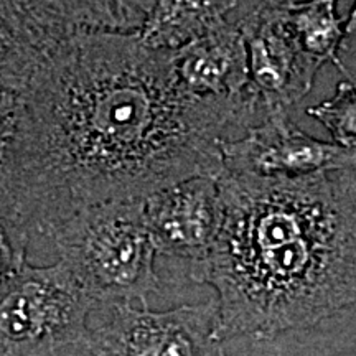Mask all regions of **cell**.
I'll return each instance as SVG.
<instances>
[{
  "label": "cell",
  "mask_w": 356,
  "mask_h": 356,
  "mask_svg": "<svg viewBox=\"0 0 356 356\" xmlns=\"http://www.w3.org/2000/svg\"><path fill=\"white\" fill-rule=\"evenodd\" d=\"M345 30H346V35L356 33V2H355L353 8H351V13H350L348 20H346Z\"/></svg>",
  "instance_id": "e0dca14e"
},
{
  "label": "cell",
  "mask_w": 356,
  "mask_h": 356,
  "mask_svg": "<svg viewBox=\"0 0 356 356\" xmlns=\"http://www.w3.org/2000/svg\"><path fill=\"white\" fill-rule=\"evenodd\" d=\"M68 356H83V346L79 350H76L74 351V353H71V355H68Z\"/></svg>",
  "instance_id": "d6986e66"
},
{
  "label": "cell",
  "mask_w": 356,
  "mask_h": 356,
  "mask_svg": "<svg viewBox=\"0 0 356 356\" xmlns=\"http://www.w3.org/2000/svg\"><path fill=\"white\" fill-rule=\"evenodd\" d=\"M286 15L302 50L320 66L333 63L338 70L348 73L341 63L346 30L343 20L337 15L335 3L325 0H287Z\"/></svg>",
  "instance_id": "4fadbf2b"
},
{
  "label": "cell",
  "mask_w": 356,
  "mask_h": 356,
  "mask_svg": "<svg viewBox=\"0 0 356 356\" xmlns=\"http://www.w3.org/2000/svg\"><path fill=\"white\" fill-rule=\"evenodd\" d=\"M29 229L12 216H0V286L26 264Z\"/></svg>",
  "instance_id": "9a60e30c"
},
{
  "label": "cell",
  "mask_w": 356,
  "mask_h": 356,
  "mask_svg": "<svg viewBox=\"0 0 356 356\" xmlns=\"http://www.w3.org/2000/svg\"><path fill=\"white\" fill-rule=\"evenodd\" d=\"M144 220L157 254L202 262L220 234L222 202L218 177L177 181L142 200Z\"/></svg>",
  "instance_id": "ba28073f"
},
{
  "label": "cell",
  "mask_w": 356,
  "mask_h": 356,
  "mask_svg": "<svg viewBox=\"0 0 356 356\" xmlns=\"http://www.w3.org/2000/svg\"><path fill=\"white\" fill-rule=\"evenodd\" d=\"M20 95L0 88V173L6 165L20 115Z\"/></svg>",
  "instance_id": "2e32d148"
},
{
  "label": "cell",
  "mask_w": 356,
  "mask_h": 356,
  "mask_svg": "<svg viewBox=\"0 0 356 356\" xmlns=\"http://www.w3.org/2000/svg\"><path fill=\"white\" fill-rule=\"evenodd\" d=\"M222 222L190 277L218 293V337L270 340L356 304V168L266 178L222 168Z\"/></svg>",
  "instance_id": "7a4b0ae2"
},
{
  "label": "cell",
  "mask_w": 356,
  "mask_h": 356,
  "mask_svg": "<svg viewBox=\"0 0 356 356\" xmlns=\"http://www.w3.org/2000/svg\"><path fill=\"white\" fill-rule=\"evenodd\" d=\"M325 2H330V3H337V0H325Z\"/></svg>",
  "instance_id": "ffe728a7"
},
{
  "label": "cell",
  "mask_w": 356,
  "mask_h": 356,
  "mask_svg": "<svg viewBox=\"0 0 356 356\" xmlns=\"http://www.w3.org/2000/svg\"><path fill=\"white\" fill-rule=\"evenodd\" d=\"M173 71L180 86L193 96L254 102L249 95L246 43L238 24L226 22L203 38L173 51Z\"/></svg>",
  "instance_id": "9c48e42d"
},
{
  "label": "cell",
  "mask_w": 356,
  "mask_h": 356,
  "mask_svg": "<svg viewBox=\"0 0 356 356\" xmlns=\"http://www.w3.org/2000/svg\"><path fill=\"white\" fill-rule=\"evenodd\" d=\"M40 19L78 32H139L157 0H20Z\"/></svg>",
  "instance_id": "7c38bea8"
},
{
  "label": "cell",
  "mask_w": 356,
  "mask_h": 356,
  "mask_svg": "<svg viewBox=\"0 0 356 356\" xmlns=\"http://www.w3.org/2000/svg\"><path fill=\"white\" fill-rule=\"evenodd\" d=\"M218 323L216 302L162 312L118 304L108 322L89 330L83 356H225Z\"/></svg>",
  "instance_id": "5b68a950"
},
{
  "label": "cell",
  "mask_w": 356,
  "mask_h": 356,
  "mask_svg": "<svg viewBox=\"0 0 356 356\" xmlns=\"http://www.w3.org/2000/svg\"><path fill=\"white\" fill-rule=\"evenodd\" d=\"M96 307L61 261L25 264L0 286V346L17 356H68L86 343Z\"/></svg>",
  "instance_id": "277c9868"
},
{
  "label": "cell",
  "mask_w": 356,
  "mask_h": 356,
  "mask_svg": "<svg viewBox=\"0 0 356 356\" xmlns=\"http://www.w3.org/2000/svg\"><path fill=\"white\" fill-rule=\"evenodd\" d=\"M60 261L97 305L131 304L160 286L142 200L81 208L48 231Z\"/></svg>",
  "instance_id": "3957f363"
},
{
  "label": "cell",
  "mask_w": 356,
  "mask_h": 356,
  "mask_svg": "<svg viewBox=\"0 0 356 356\" xmlns=\"http://www.w3.org/2000/svg\"><path fill=\"white\" fill-rule=\"evenodd\" d=\"M287 0H262L238 26L248 50L249 95L264 115L287 114L309 95L322 68L302 50L286 15Z\"/></svg>",
  "instance_id": "8992f818"
},
{
  "label": "cell",
  "mask_w": 356,
  "mask_h": 356,
  "mask_svg": "<svg viewBox=\"0 0 356 356\" xmlns=\"http://www.w3.org/2000/svg\"><path fill=\"white\" fill-rule=\"evenodd\" d=\"M222 168L266 178H299L328 170L356 168V150L315 139L289 114L267 115L244 136L222 140Z\"/></svg>",
  "instance_id": "52a82bcc"
},
{
  "label": "cell",
  "mask_w": 356,
  "mask_h": 356,
  "mask_svg": "<svg viewBox=\"0 0 356 356\" xmlns=\"http://www.w3.org/2000/svg\"><path fill=\"white\" fill-rule=\"evenodd\" d=\"M0 356H17V355H13L8 350L3 348V346H0Z\"/></svg>",
  "instance_id": "ac0fdd59"
},
{
  "label": "cell",
  "mask_w": 356,
  "mask_h": 356,
  "mask_svg": "<svg viewBox=\"0 0 356 356\" xmlns=\"http://www.w3.org/2000/svg\"><path fill=\"white\" fill-rule=\"evenodd\" d=\"M307 114L325 126L335 144L356 150V81H341L330 99L310 106Z\"/></svg>",
  "instance_id": "5bb4252c"
},
{
  "label": "cell",
  "mask_w": 356,
  "mask_h": 356,
  "mask_svg": "<svg viewBox=\"0 0 356 356\" xmlns=\"http://www.w3.org/2000/svg\"><path fill=\"white\" fill-rule=\"evenodd\" d=\"M238 0H157L139 37L147 47L175 51L225 25Z\"/></svg>",
  "instance_id": "8fae6325"
},
{
  "label": "cell",
  "mask_w": 356,
  "mask_h": 356,
  "mask_svg": "<svg viewBox=\"0 0 356 356\" xmlns=\"http://www.w3.org/2000/svg\"><path fill=\"white\" fill-rule=\"evenodd\" d=\"M254 113L252 101L190 95L173 51L147 47L137 32L78 30L22 92L0 190L13 220L47 234L91 204L218 177L222 134Z\"/></svg>",
  "instance_id": "6da1fadb"
},
{
  "label": "cell",
  "mask_w": 356,
  "mask_h": 356,
  "mask_svg": "<svg viewBox=\"0 0 356 356\" xmlns=\"http://www.w3.org/2000/svg\"><path fill=\"white\" fill-rule=\"evenodd\" d=\"M73 33L40 19L20 0H0V88L22 96L40 66Z\"/></svg>",
  "instance_id": "30bf717a"
}]
</instances>
